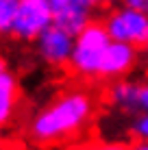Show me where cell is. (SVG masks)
Segmentation results:
<instances>
[{"mask_svg": "<svg viewBox=\"0 0 148 150\" xmlns=\"http://www.w3.org/2000/svg\"><path fill=\"white\" fill-rule=\"evenodd\" d=\"M94 100L85 91H70L35 115L30 137L37 144H61L76 137L91 120Z\"/></svg>", "mask_w": 148, "mask_h": 150, "instance_id": "obj_1", "label": "cell"}, {"mask_svg": "<svg viewBox=\"0 0 148 150\" xmlns=\"http://www.w3.org/2000/svg\"><path fill=\"white\" fill-rule=\"evenodd\" d=\"M144 52H146V59H148V39L144 41Z\"/></svg>", "mask_w": 148, "mask_h": 150, "instance_id": "obj_15", "label": "cell"}, {"mask_svg": "<svg viewBox=\"0 0 148 150\" xmlns=\"http://www.w3.org/2000/svg\"><path fill=\"white\" fill-rule=\"evenodd\" d=\"M50 13H52V24L70 35H76L87 22H91V11L89 4L83 0H48Z\"/></svg>", "mask_w": 148, "mask_h": 150, "instance_id": "obj_6", "label": "cell"}, {"mask_svg": "<svg viewBox=\"0 0 148 150\" xmlns=\"http://www.w3.org/2000/svg\"><path fill=\"white\" fill-rule=\"evenodd\" d=\"M140 109L148 111V83L140 85Z\"/></svg>", "mask_w": 148, "mask_h": 150, "instance_id": "obj_13", "label": "cell"}, {"mask_svg": "<svg viewBox=\"0 0 148 150\" xmlns=\"http://www.w3.org/2000/svg\"><path fill=\"white\" fill-rule=\"evenodd\" d=\"M103 2H105V0H103Z\"/></svg>", "mask_w": 148, "mask_h": 150, "instance_id": "obj_17", "label": "cell"}, {"mask_svg": "<svg viewBox=\"0 0 148 150\" xmlns=\"http://www.w3.org/2000/svg\"><path fill=\"white\" fill-rule=\"evenodd\" d=\"M137 61V48L124 41H109L98 65V79H118L133 70Z\"/></svg>", "mask_w": 148, "mask_h": 150, "instance_id": "obj_5", "label": "cell"}, {"mask_svg": "<svg viewBox=\"0 0 148 150\" xmlns=\"http://www.w3.org/2000/svg\"><path fill=\"white\" fill-rule=\"evenodd\" d=\"M52 24L48 0H20L11 33L20 39H37L46 26Z\"/></svg>", "mask_w": 148, "mask_h": 150, "instance_id": "obj_4", "label": "cell"}, {"mask_svg": "<svg viewBox=\"0 0 148 150\" xmlns=\"http://www.w3.org/2000/svg\"><path fill=\"white\" fill-rule=\"evenodd\" d=\"M20 0H0V35H9L18 13Z\"/></svg>", "mask_w": 148, "mask_h": 150, "instance_id": "obj_10", "label": "cell"}, {"mask_svg": "<svg viewBox=\"0 0 148 150\" xmlns=\"http://www.w3.org/2000/svg\"><path fill=\"white\" fill-rule=\"evenodd\" d=\"M20 105V85L13 74L0 72V126L11 124Z\"/></svg>", "mask_w": 148, "mask_h": 150, "instance_id": "obj_8", "label": "cell"}, {"mask_svg": "<svg viewBox=\"0 0 148 150\" xmlns=\"http://www.w3.org/2000/svg\"><path fill=\"white\" fill-rule=\"evenodd\" d=\"M111 100L124 111L140 109V85L137 83H118L111 89Z\"/></svg>", "mask_w": 148, "mask_h": 150, "instance_id": "obj_9", "label": "cell"}, {"mask_svg": "<svg viewBox=\"0 0 148 150\" xmlns=\"http://www.w3.org/2000/svg\"><path fill=\"white\" fill-rule=\"evenodd\" d=\"M133 135L142 144H148V111L142 117H137V122L133 124Z\"/></svg>", "mask_w": 148, "mask_h": 150, "instance_id": "obj_11", "label": "cell"}, {"mask_svg": "<svg viewBox=\"0 0 148 150\" xmlns=\"http://www.w3.org/2000/svg\"><path fill=\"white\" fill-rule=\"evenodd\" d=\"M37 39H39V52H42L44 61H48L50 65H65L70 61L74 35H70L68 30L50 24L37 35Z\"/></svg>", "mask_w": 148, "mask_h": 150, "instance_id": "obj_7", "label": "cell"}, {"mask_svg": "<svg viewBox=\"0 0 148 150\" xmlns=\"http://www.w3.org/2000/svg\"><path fill=\"white\" fill-rule=\"evenodd\" d=\"M2 70H4V59L0 57V72H2Z\"/></svg>", "mask_w": 148, "mask_h": 150, "instance_id": "obj_16", "label": "cell"}, {"mask_svg": "<svg viewBox=\"0 0 148 150\" xmlns=\"http://www.w3.org/2000/svg\"><path fill=\"white\" fill-rule=\"evenodd\" d=\"M124 4L131 7V9H135V11H142V13L148 15V0H124Z\"/></svg>", "mask_w": 148, "mask_h": 150, "instance_id": "obj_12", "label": "cell"}, {"mask_svg": "<svg viewBox=\"0 0 148 150\" xmlns=\"http://www.w3.org/2000/svg\"><path fill=\"white\" fill-rule=\"evenodd\" d=\"M85 4H89V7H94V4H98V2H103V0H83Z\"/></svg>", "mask_w": 148, "mask_h": 150, "instance_id": "obj_14", "label": "cell"}, {"mask_svg": "<svg viewBox=\"0 0 148 150\" xmlns=\"http://www.w3.org/2000/svg\"><path fill=\"white\" fill-rule=\"evenodd\" d=\"M103 24L107 28V35L113 41H124L137 48V46H144V41L148 39V15L126 4L109 13V18Z\"/></svg>", "mask_w": 148, "mask_h": 150, "instance_id": "obj_3", "label": "cell"}, {"mask_svg": "<svg viewBox=\"0 0 148 150\" xmlns=\"http://www.w3.org/2000/svg\"><path fill=\"white\" fill-rule=\"evenodd\" d=\"M109 41L111 37L107 35V28L103 22H87L74 35L68 65L79 76H85V79L98 76V65H100V59H103Z\"/></svg>", "mask_w": 148, "mask_h": 150, "instance_id": "obj_2", "label": "cell"}]
</instances>
